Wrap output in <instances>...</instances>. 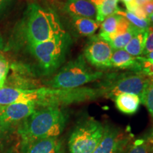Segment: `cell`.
Returning <instances> with one entry per match:
<instances>
[{"instance_id":"cell-1","label":"cell","mask_w":153,"mask_h":153,"mask_svg":"<svg viewBox=\"0 0 153 153\" xmlns=\"http://www.w3.org/2000/svg\"><path fill=\"white\" fill-rule=\"evenodd\" d=\"M19 28V36L27 47L49 41L66 32L54 11L36 3L28 4Z\"/></svg>"},{"instance_id":"cell-2","label":"cell","mask_w":153,"mask_h":153,"mask_svg":"<svg viewBox=\"0 0 153 153\" xmlns=\"http://www.w3.org/2000/svg\"><path fill=\"white\" fill-rule=\"evenodd\" d=\"M68 116L60 107L41 108L19 125L22 140L57 137L65 127Z\"/></svg>"},{"instance_id":"cell-3","label":"cell","mask_w":153,"mask_h":153,"mask_svg":"<svg viewBox=\"0 0 153 153\" xmlns=\"http://www.w3.org/2000/svg\"><path fill=\"white\" fill-rule=\"evenodd\" d=\"M72 44L70 34H61L49 41L28 46L45 74H52L64 62Z\"/></svg>"},{"instance_id":"cell-4","label":"cell","mask_w":153,"mask_h":153,"mask_svg":"<svg viewBox=\"0 0 153 153\" xmlns=\"http://www.w3.org/2000/svg\"><path fill=\"white\" fill-rule=\"evenodd\" d=\"M151 79L140 72L110 73L103 77L98 89L102 97L113 100L120 94H133L138 96L141 101Z\"/></svg>"},{"instance_id":"cell-5","label":"cell","mask_w":153,"mask_h":153,"mask_svg":"<svg viewBox=\"0 0 153 153\" xmlns=\"http://www.w3.org/2000/svg\"><path fill=\"white\" fill-rule=\"evenodd\" d=\"M103 76V72L94 71L88 67L85 57L80 55L69 62L56 75L45 84L53 89H74L101 79Z\"/></svg>"},{"instance_id":"cell-6","label":"cell","mask_w":153,"mask_h":153,"mask_svg":"<svg viewBox=\"0 0 153 153\" xmlns=\"http://www.w3.org/2000/svg\"><path fill=\"white\" fill-rule=\"evenodd\" d=\"M104 126L94 118L78 122L68 140L70 153H93L102 138Z\"/></svg>"},{"instance_id":"cell-7","label":"cell","mask_w":153,"mask_h":153,"mask_svg":"<svg viewBox=\"0 0 153 153\" xmlns=\"http://www.w3.org/2000/svg\"><path fill=\"white\" fill-rule=\"evenodd\" d=\"M113 49L108 42L98 35L90 37L84 51V57L95 68L104 70L111 68V59Z\"/></svg>"},{"instance_id":"cell-8","label":"cell","mask_w":153,"mask_h":153,"mask_svg":"<svg viewBox=\"0 0 153 153\" xmlns=\"http://www.w3.org/2000/svg\"><path fill=\"white\" fill-rule=\"evenodd\" d=\"M11 74L6 79V87L22 89H34L40 87L39 79L30 65L14 62L9 66Z\"/></svg>"},{"instance_id":"cell-9","label":"cell","mask_w":153,"mask_h":153,"mask_svg":"<svg viewBox=\"0 0 153 153\" xmlns=\"http://www.w3.org/2000/svg\"><path fill=\"white\" fill-rule=\"evenodd\" d=\"M131 140V137L119 129L106 125L102 138L93 153H120Z\"/></svg>"},{"instance_id":"cell-10","label":"cell","mask_w":153,"mask_h":153,"mask_svg":"<svg viewBox=\"0 0 153 153\" xmlns=\"http://www.w3.org/2000/svg\"><path fill=\"white\" fill-rule=\"evenodd\" d=\"M40 96V87L22 89L4 87L0 89V106H5L15 103H33L37 106Z\"/></svg>"},{"instance_id":"cell-11","label":"cell","mask_w":153,"mask_h":153,"mask_svg":"<svg viewBox=\"0 0 153 153\" xmlns=\"http://www.w3.org/2000/svg\"><path fill=\"white\" fill-rule=\"evenodd\" d=\"M37 108L33 103H15L4 106L1 116L4 123L10 129L15 124H20L33 114Z\"/></svg>"},{"instance_id":"cell-12","label":"cell","mask_w":153,"mask_h":153,"mask_svg":"<svg viewBox=\"0 0 153 153\" xmlns=\"http://www.w3.org/2000/svg\"><path fill=\"white\" fill-rule=\"evenodd\" d=\"M20 153H62V143L57 137L21 140Z\"/></svg>"},{"instance_id":"cell-13","label":"cell","mask_w":153,"mask_h":153,"mask_svg":"<svg viewBox=\"0 0 153 153\" xmlns=\"http://www.w3.org/2000/svg\"><path fill=\"white\" fill-rule=\"evenodd\" d=\"M64 10L72 16L93 19L96 17L97 9L89 0H67Z\"/></svg>"},{"instance_id":"cell-14","label":"cell","mask_w":153,"mask_h":153,"mask_svg":"<svg viewBox=\"0 0 153 153\" xmlns=\"http://www.w3.org/2000/svg\"><path fill=\"white\" fill-rule=\"evenodd\" d=\"M111 68L131 70L133 72H138L140 66L139 57H134L126 52L125 50H116L113 52L111 59Z\"/></svg>"},{"instance_id":"cell-15","label":"cell","mask_w":153,"mask_h":153,"mask_svg":"<svg viewBox=\"0 0 153 153\" xmlns=\"http://www.w3.org/2000/svg\"><path fill=\"white\" fill-rule=\"evenodd\" d=\"M116 108L125 114L132 115L138 110L141 101L137 95L133 94H120L114 99Z\"/></svg>"},{"instance_id":"cell-16","label":"cell","mask_w":153,"mask_h":153,"mask_svg":"<svg viewBox=\"0 0 153 153\" xmlns=\"http://www.w3.org/2000/svg\"><path fill=\"white\" fill-rule=\"evenodd\" d=\"M72 24L76 33L83 36L93 35L100 26L97 20L81 16H72Z\"/></svg>"},{"instance_id":"cell-17","label":"cell","mask_w":153,"mask_h":153,"mask_svg":"<svg viewBox=\"0 0 153 153\" xmlns=\"http://www.w3.org/2000/svg\"><path fill=\"white\" fill-rule=\"evenodd\" d=\"M147 35V30H137L129 43L124 48L125 51L134 57L141 56L145 48Z\"/></svg>"},{"instance_id":"cell-18","label":"cell","mask_w":153,"mask_h":153,"mask_svg":"<svg viewBox=\"0 0 153 153\" xmlns=\"http://www.w3.org/2000/svg\"><path fill=\"white\" fill-rule=\"evenodd\" d=\"M120 17L121 16L116 14L106 17L101 23L100 33L98 35L99 37L108 42L110 36L116 32Z\"/></svg>"},{"instance_id":"cell-19","label":"cell","mask_w":153,"mask_h":153,"mask_svg":"<svg viewBox=\"0 0 153 153\" xmlns=\"http://www.w3.org/2000/svg\"><path fill=\"white\" fill-rule=\"evenodd\" d=\"M118 0H103L101 4L96 7V20L99 23H101L106 17L116 14L120 9L118 7Z\"/></svg>"},{"instance_id":"cell-20","label":"cell","mask_w":153,"mask_h":153,"mask_svg":"<svg viewBox=\"0 0 153 153\" xmlns=\"http://www.w3.org/2000/svg\"><path fill=\"white\" fill-rule=\"evenodd\" d=\"M137 30H139L138 28L132 26V27L128 31H126V33L123 34L116 36L108 43H109L111 47L112 48V49L115 50V51L123 49L129 43V41L133 37V36L137 31Z\"/></svg>"},{"instance_id":"cell-21","label":"cell","mask_w":153,"mask_h":153,"mask_svg":"<svg viewBox=\"0 0 153 153\" xmlns=\"http://www.w3.org/2000/svg\"><path fill=\"white\" fill-rule=\"evenodd\" d=\"M152 149L150 143L145 139H138L130 142L120 153H151Z\"/></svg>"},{"instance_id":"cell-22","label":"cell","mask_w":153,"mask_h":153,"mask_svg":"<svg viewBox=\"0 0 153 153\" xmlns=\"http://www.w3.org/2000/svg\"><path fill=\"white\" fill-rule=\"evenodd\" d=\"M116 14H118L120 15V16L124 17V18H125L126 20L128 21L133 26L138 28V29L147 30L150 25L148 20L139 18V17L137 16L136 15H135L132 12H131V11H128L127 10L122 11L119 9V10L116 12Z\"/></svg>"},{"instance_id":"cell-23","label":"cell","mask_w":153,"mask_h":153,"mask_svg":"<svg viewBox=\"0 0 153 153\" xmlns=\"http://www.w3.org/2000/svg\"><path fill=\"white\" fill-rule=\"evenodd\" d=\"M141 103L146 106L149 113L153 118V79H151L147 87L143 99H141Z\"/></svg>"},{"instance_id":"cell-24","label":"cell","mask_w":153,"mask_h":153,"mask_svg":"<svg viewBox=\"0 0 153 153\" xmlns=\"http://www.w3.org/2000/svg\"><path fill=\"white\" fill-rule=\"evenodd\" d=\"M139 58L140 66L138 72H140L153 79V62L149 60L145 57L140 56Z\"/></svg>"},{"instance_id":"cell-25","label":"cell","mask_w":153,"mask_h":153,"mask_svg":"<svg viewBox=\"0 0 153 153\" xmlns=\"http://www.w3.org/2000/svg\"><path fill=\"white\" fill-rule=\"evenodd\" d=\"M9 72V65L8 61L1 55L0 56V89L4 87Z\"/></svg>"},{"instance_id":"cell-26","label":"cell","mask_w":153,"mask_h":153,"mask_svg":"<svg viewBox=\"0 0 153 153\" xmlns=\"http://www.w3.org/2000/svg\"><path fill=\"white\" fill-rule=\"evenodd\" d=\"M147 31H148V35H147L145 48L143 53L144 56L153 51V25H150L147 29Z\"/></svg>"},{"instance_id":"cell-27","label":"cell","mask_w":153,"mask_h":153,"mask_svg":"<svg viewBox=\"0 0 153 153\" xmlns=\"http://www.w3.org/2000/svg\"><path fill=\"white\" fill-rule=\"evenodd\" d=\"M141 8L144 11L147 17L149 18L153 14V0H151L148 2L144 4L141 6Z\"/></svg>"},{"instance_id":"cell-28","label":"cell","mask_w":153,"mask_h":153,"mask_svg":"<svg viewBox=\"0 0 153 153\" xmlns=\"http://www.w3.org/2000/svg\"><path fill=\"white\" fill-rule=\"evenodd\" d=\"M13 0H0V15L9 8Z\"/></svg>"},{"instance_id":"cell-29","label":"cell","mask_w":153,"mask_h":153,"mask_svg":"<svg viewBox=\"0 0 153 153\" xmlns=\"http://www.w3.org/2000/svg\"><path fill=\"white\" fill-rule=\"evenodd\" d=\"M8 130H9V128L5 125V123H4L2 118H1V113H0V139L2 137L4 134L8 131Z\"/></svg>"},{"instance_id":"cell-30","label":"cell","mask_w":153,"mask_h":153,"mask_svg":"<svg viewBox=\"0 0 153 153\" xmlns=\"http://www.w3.org/2000/svg\"><path fill=\"white\" fill-rule=\"evenodd\" d=\"M151 1V0H133L131 1L132 2L135 4V5L139 6V7H141V6L144 4L148 2V1Z\"/></svg>"},{"instance_id":"cell-31","label":"cell","mask_w":153,"mask_h":153,"mask_svg":"<svg viewBox=\"0 0 153 153\" xmlns=\"http://www.w3.org/2000/svg\"><path fill=\"white\" fill-rule=\"evenodd\" d=\"M146 57V58H148L149 60L152 61V62H153V51H152V52L149 53L148 55H146L145 56H144Z\"/></svg>"},{"instance_id":"cell-32","label":"cell","mask_w":153,"mask_h":153,"mask_svg":"<svg viewBox=\"0 0 153 153\" xmlns=\"http://www.w3.org/2000/svg\"><path fill=\"white\" fill-rule=\"evenodd\" d=\"M4 48V41L2 36H1V33H0V50H2Z\"/></svg>"},{"instance_id":"cell-33","label":"cell","mask_w":153,"mask_h":153,"mask_svg":"<svg viewBox=\"0 0 153 153\" xmlns=\"http://www.w3.org/2000/svg\"><path fill=\"white\" fill-rule=\"evenodd\" d=\"M148 21L151 25H153V14L148 18Z\"/></svg>"},{"instance_id":"cell-34","label":"cell","mask_w":153,"mask_h":153,"mask_svg":"<svg viewBox=\"0 0 153 153\" xmlns=\"http://www.w3.org/2000/svg\"><path fill=\"white\" fill-rule=\"evenodd\" d=\"M7 153H20V152H17L16 150H12V149H11V150H9Z\"/></svg>"},{"instance_id":"cell-35","label":"cell","mask_w":153,"mask_h":153,"mask_svg":"<svg viewBox=\"0 0 153 153\" xmlns=\"http://www.w3.org/2000/svg\"><path fill=\"white\" fill-rule=\"evenodd\" d=\"M122 1H123V2L125 4H126L131 2V1H133V0H122Z\"/></svg>"},{"instance_id":"cell-36","label":"cell","mask_w":153,"mask_h":153,"mask_svg":"<svg viewBox=\"0 0 153 153\" xmlns=\"http://www.w3.org/2000/svg\"><path fill=\"white\" fill-rule=\"evenodd\" d=\"M3 107H4V106H0V113H1V111H2V108H3Z\"/></svg>"},{"instance_id":"cell-37","label":"cell","mask_w":153,"mask_h":153,"mask_svg":"<svg viewBox=\"0 0 153 153\" xmlns=\"http://www.w3.org/2000/svg\"><path fill=\"white\" fill-rule=\"evenodd\" d=\"M151 153H153V149H152V152H151Z\"/></svg>"},{"instance_id":"cell-38","label":"cell","mask_w":153,"mask_h":153,"mask_svg":"<svg viewBox=\"0 0 153 153\" xmlns=\"http://www.w3.org/2000/svg\"><path fill=\"white\" fill-rule=\"evenodd\" d=\"M1 54H0V56H1Z\"/></svg>"}]
</instances>
